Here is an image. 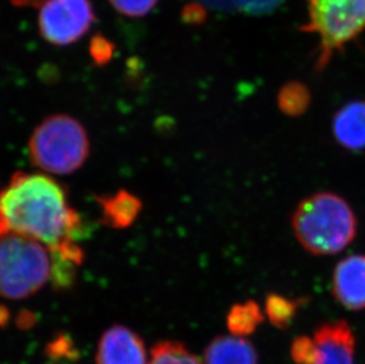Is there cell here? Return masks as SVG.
Listing matches in <instances>:
<instances>
[{"instance_id": "obj_16", "label": "cell", "mask_w": 365, "mask_h": 364, "mask_svg": "<svg viewBox=\"0 0 365 364\" xmlns=\"http://www.w3.org/2000/svg\"><path fill=\"white\" fill-rule=\"evenodd\" d=\"M277 102L286 116H300L310 107V90L299 81H291L282 86Z\"/></svg>"}, {"instance_id": "obj_19", "label": "cell", "mask_w": 365, "mask_h": 364, "mask_svg": "<svg viewBox=\"0 0 365 364\" xmlns=\"http://www.w3.org/2000/svg\"><path fill=\"white\" fill-rule=\"evenodd\" d=\"M317 344L314 338L299 336L291 344V358L296 364H316L317 362Z\"/></svg>"}, {"instance_id": "obj_25", "label": "cell", "mask_w": 365, "mask_h": 364, "mask_svg": "<svg viewBox=\"0 0 365 364\" xmlns=\"http://www.w3.org/2000/svg\"><path fill=\"white\" fill-rule=\"evenodd\" d=\"M7 320H9V311L6 308L0 306V325L6 323Z\"/></svg>"}, {"instance_id": "obj_24", "label": "cell", "mask_w": 365, "mask_h": 364, "mask_svg": "<svg viewBox=\"0 0 365 364\" xmlns=\"http://www.w3.org/2000/svg\"><path fill=\"white\" fill-rule=\"evenodd\" d=\"M14 6L18 7H38L45 0H10Z\"/></svg>"}, {"instance_id": "obj_17", "label": "cell", "mask_w": 365, "mask_h": 364, "mask_svg": "<svg viewBox=\"0 0 365 364\" xmlns=\"http://www.w3.org/2000/svg\"><path fill=\"white\" fill-rule=\"evenodd\" d=\"M148 364H203L197 355L188 350L182 343L165 340L155 344Z\"/></svg>"}, {"instance_id": "obj_3", "label": "cell", "mask_w": 365, "mask_h": 364, "mask_svg": "<svg viewBox=\"0 0 365 364\" xmlns=\"http://www.w3.org/2000/svg\"><path fill=\"white\" fill-rule=\"evenodd\" d=\"M32 163L44 172L66 176L80 169L90 154V142L82 124L69 115L45 118L29 141Z\"/></svg>"}, {"instance_id": "obj_1", "label": "cell", "mask_w": 365, "mask_h": 364, "mask_svg": "<svg viewBox=\"0 0 365 364\" xmlns=\"http://www.w3.org/2000/svg\"><path fill=\"white\" fill-rule=\"evenodd\" d=\"M82 231V220L68 203L66 193L43 174L18 172L0 193V237L16 233L46 245L48 250Z\"/></svg>"}, {"instance_id": "obj_15", "label": "cell", "mask_w": 365, "mask_h": 364, "mask_svg": "<svg viewBox=\"0 0 365 364\" xmlns=\"http://www.w3.org/2000/svg\"><path fill=\"white\" fill-rule=\"evenodd\" d=\"M203 7L219 12H242L251 16L271 14L283 0H197Z\"/></svg>"}, {"instance_id": "obj_18", "label": "cell", "mask_w": 365, "mask_h": 364, "mask_svg": "<svg viewBox=\"0 0 365 364\" xmlns=\"http://www.w3.org/2000/svg\"><path fill=\"white\" fill-rule=\"evenodd\" d=\"M109 3L113 9L122 16L141 18L154 10L159 0H109Z\"/></svg>"}, {"instance_id": "obj_2", "label": "cell", "mask_w": 365, "mask_h": 364, "mask_svg": "<svg viewBox=\"0 0 365 364\" xmlns=\"http://www.w3.org/2000/svg\"><path fill=\"white\" fill-rule=\"evenodd\" d=\"M297 241L316 256L336 255L351 244L357 219L351 207L334 193H316L300 201L292 216Z\"/></svg>"}, {"instance_id": "obj_23", "label": "cell", "mask_w": 365, "mask_h": 364, "mask_svg": "<svg viewBox=\"0 0 365 364\" xmlns=\"http://www.w3.org/2000/svg\"><path fill=\"white\" fill-rule=\"evenodd\" d=\"M36 323L35 315L29 311H21L18 316L17 325L21 329H30Z\"/></svg>"}, {"instance_id": "obj_11", "label": "cell", "mask_w": 365, "mask_h": 364, "mask_svg": "<svg viewBox=\"0 0 365 364\" xmlns=\"http://www.w3.org/2000/svg\"><path fill=\"white\" fill-rule=\"evenodd\" d=\"M258 363V351L245 337H215L207 345L203 355V364Z\"/></svg>"}, {"instance_id": "obj_12", "label": "cell", "mask_w": 365, "mask_h": 364, "mask_svg": "<svg viewBox=\"0 0 365 364\" xmlns=\"http://www.w3.org/2000/svg\"><path fill=\"white\" fill-rule=\"evenodd\" d=\"M96 200L101 207L104 225L115 230H122L133 225L142 210L141 200L124 189L113 196H97Z\"/></svg>"}, {"instance_id": "obj_8", "label": "cell", "mask_w": 365, "mask_h": 364, "mask_svg": "<svg viewBox=\"0 0 365 364\" xmlns=\"http://www.w3.org/2000/svg\"><path fill=\"white\" fill-rule=\"evenodd\" d=\"M331 292L345 309L365 310V256L354 255L341 259L332 275Z\"/></svg>"}, {"instance_id": "obj_10", "label": "cell", "mask_w": 365, "mask_h": 364, "mask_svg": "<svg viewBox=\"0 0 365 364\" xmlns=\"http://www.w3.org/2000/svg\"><path fill=\"white\" fill-rule=\"evenodd\" d=\"M332 133L338 143L349 151L365 148V101H354L338 110L332 121Z\"/></svg>"}, {"instance_id": "obj_5", "label": "cell", "mask_w": 365, "mask_h": 364, "mask_svg": "<svg viewBox=\"0 0 365 364\" xmlns=\"http://www.w3.org/2000/svg\"><path fill=\"white\" fill-rule=\"evenodd\" d=\"M304 32L319 39L317 70H323L334 54L355 41L365 30V0H309Z\"/></svg>"}, {"instance_id": "obj_7", "label": "cell", "mask_w": 365, "mask_h": 364, "mask_svg": "<svg viewBox=\"0 0 365 364\" xmlns=\"http://www.w3.org/2000/svg\"><path fill=\"white\" fill-rule=\"evenodd\" d=\"M96 363L147 364L145 342L129 328L113 325L101 336Z\"/></svg>"}, {"instance_id": "obj_9", "label": "cell", "mask_w": 365, "mask_h": 364, "mask_svg": "<svg viewBox=\"0 0 365 364\" xmlns=\"http://www.w3.org/2000/svg\"><path fill=\"white\" fill-rule=\"evenodd\" d=\"M317 344L316 364H355V335L343 320L322 324L314 330Z\"/></svg>"}, {"instance_id": "obj_6", "label": "cell", "mask_w": 365, "mask_h": 364, "mask_svg": "<svg viewBox=\"0 0 365 364\" xmlns=\"http://www.w3.org/2000/svg\"><path fill=\"white\" fill-rule=\"evenodd\" d=\"M38 9L39 34L57 46L80 41L96 21L91 0H45Z\"/></svg>"}, {"instance_id": "obj_4", "label": "cell", "mask_w": 365, "mask_h": 364, "mask_svg": "<svg viewBox=\"0 0 365 364\" xmlns=\"http://www.w3.org/2000/svg\"><path fill=\"white\" fill-rule=\"evenodd\" d=\"M51 275V256L44 244L10 233L0 237V295L24 299L35 295Z\"/></svg>"}, {"instance_id": "obj_21", "label": "cell", "mask_w": 365, "mask_h": 364, "mask_svg": "<svg viewBox=\"0 0 365 364\" xmlns=\"http://www.w3.org/2000/svg\"><path fill=\"white\" fill-rule=\"evenodd\" d=\"M181 16H182L183 21L188 23V24H201V23L206 21L207 9L203 7L201 4L197 3V1L187 4L186 6L182 9Z\"/></svg>"}, {"instance_id": "obj_22", "label": "cell", "mask_w": 365, "mask_h": 364, "mask_svg": "<svg viewBox=\"0 0 365 364\" xmlns=\"http://www.w3.org/2000/svg\"><path fill=\"white\" fill-rule=\"evenodd\" d=\"M48 355H52L55 358H59V356L73 355L75 349L73 347V342L68 340V337L61 336L48 345Z\"/></svg>"}, {"instance_id": "obj_14", "label": "cell", "mask_w": 365, "mask_h": 364, "mask_svg": "<svg viewBox=\"0 0 365 364\" xmlns=\"http://www.w3.org/2000/svg\"><path fill=\"white\" fill-rule=\"evenodd\" d=\"M307 300V298L292 299L278 293H269L265 300L266 316L273 327L286 330L292 324L298 309Z\"/></svg>"}, {"instance_id": "obj_20", "label": "cell", "mask_w": 365, "mask_h": 364, "mask_svg": "<svg viewBox=\"0 0 365 364\" xmlns=\"http://www.w3.org/2000/svg\"><path fill=\"white\" fill-rule=\"evenodd\" d=\"M89 54L96 66H106L114 57V43L106 36L96 35L90 41Z\"/></svg>"}, {"instance_id": "obj_13", "label": "cell", "mask_w": 365, "mask_h": 364, "mask_svg": "<svg viewBox=\"0 0 365 364\" xmlns=\"http://www.w3.org/2000/svg\"><path fill=\"white\" fill-rule=\"evenodd\" d=\"M264 322L262 313L258 303L246 300L237 303L228 311L226 324L233 336L246 337L257 331Z\"/></svg>"}]
</instances>
